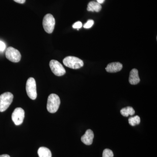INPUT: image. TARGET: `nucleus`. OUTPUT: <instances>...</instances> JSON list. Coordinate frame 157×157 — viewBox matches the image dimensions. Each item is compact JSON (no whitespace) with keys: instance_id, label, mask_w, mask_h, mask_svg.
Wrapping results in <instances>:
<instances>
[{"instance_id":"obj_1","label":"nucleus","mask_w":157,"mask_h":157,"mask_svg":"<svg viewBox=\"0 0 157 157\" xmlns=\"http://www.w3.org/2000/svg\"><path fill=\"white\" fill-rule=\"evenodd\" d=\"M60 104V100L56 94H51L48 96L47 101V109L50 113H55L58 110Z\"/></svg>"},{"instance_id":"obj_2","label":"nucleus","mask_w":157,"mask_h":157,"mask_svg":"<svg viewBox=\"0 0 157 157\" xmlns=\"http://www.w3.org/2000/svg\"><path fill=\"white\" fill-rule=\"evenodd\" d=\"M65 66L73 69H78L82 67L84 65L83 61L75 56H69L63 60Z\"/></svg>"},{"instance_id":"obj_3","label":"nucleus","mask_w":157,"mask_h":157,"mask_svg":"<svg viewBox=\"0 0 157 157\" xmlns=\"http://www.w3.org/2000/svg\"><path fill=\"white\" fill-rule=\"evenodd\" d=\"M14 96L10 92H6L0 95V112H4L12 103Z\"/></svg>"},{"instance_id":"obj_4","label":"nucleus","mask_w":157,"mask_h":157,"mask_svg":"<svg viewBox=\"0 0 157 157\" xmlns=\"http://www.w3.org/2000/svg\"><path fill=\"white\" fill-rule=\"evenodd\" d=\"M42 25L46 33H52L55 25V19L53 15L50 14H46L43 18Z\"/></svg>"},{"instance_id":"obj_5","label":"nucleus","mask_w":157,"mask_h":157,"mask_svg":"<svg viewBox=\"0 0 157 157\" xmlns=\"http://www.w3.org/2000/svg\"><path fill=\"white\" fill-rule=\"evenodd\" d=\"M26 90L29 98L35 100L37 98L36 84V80L33 77L28 78L26 85Z\"/></svg>"},{"instance_id":"obj_6","label":"nucleus","mask_w":157,"mask_h":157,"mask_svg":"<svg viewBox=\"0 0 157 157\" xmlns=\"http://www.w3.org/2000/svg\"><path fill=\"white\" fill-rule=\"evenodd\" d=\"M49 66L52 73L57 76H60L65 75L66 73L63 65L56 60H52L49 63Z\"/></svg>"},{"instance_id":"obj_7","label":"nucleus","mask_w":157,"mask_h":157,"mask_svg":"<svg viewBox=\"0 0 157 157\" xmlns=\"http://www.w3.org/2000/svg\"><path fill=\"white\" fill-rule=\"evenodd\" d=\"M6 56L7 59L13 63H17L21 59V54L19 51L12 47L7 48Z\"/></svg>"},{"instance_id":"obj_8","label":"nucleus","mask_w":157,"mask_h":157,"mask_svg":"<svg viewBox=\"0 0 157 157\" xmlns=\"http://www.w3.org/2000/svg\"><path fill=\"white\" fill-rule=\"evenodd\" d=\"M24 118V110L21 107H17L15 109L11 115L12 121L17 126L22 124Z\"/></svg>"},{"instance_id":"obj_9","label":"nucleus","mask_w":157,"mask_h":157,"mask_svg":"<svg viewBox=\"0 0 157 157\" xmlns=\"http://www.w3.org/2000/svg\"><path fill=\"white\" fill-rule=\"evenodd\" d=\"M94 137V132L90 129H88L82 136L81 140L86 145H90L93 143Z\"/></svg>"},{"instance_id":"obj_10","label":"nucleus","mask_w":157,"mask_h":157,"mask_svg":"<svg viewBox=\"0 0 157 157\" xmlns=\"http://www.w3.org/2000/svg\"><path fill=\"white\" fill-rule=\"evenodd\" d=\"M123 68V65L119 62H114L109 63L106 68V70L108 73H114L120 71Z\"/></svg>"},{"instance_id":"obj_11","label":"nucleus","mask_w":157,"mask_h":157,"mask_svg":"<svg viewBox=\"0 0 157 157\" xmlns=\"http://www.w3.org/2000/svg\"><path fill=\"white\" fill-rule=\"evenodd\" d=\"M140 78L138 75V70L133 69L131 70L129 76V82L132 85H137L140 82Z\"/></svg>"},{"instance_id":"obj_12","label":"nucleus","mask_w":157,"mask_h":157,"mask_svg":"<svg viewBox=\"0 0 157 157\" xmlns=\"http://www.w3.org/2000/svg\"><path fill=\"white\" fill-rule=\"evenodd\" d=\"M102 9V6L101 4H99L97 2L92 1L90 2L88 5L87 10L89 11H96V12H98L101 11Z\"/></svg>"},{"instance_id":"obj_13","label":"nucleus","mask_w":157,"mask_h":157,"mask_svg":"<svg viewBox=\"0 0 157 157\" xmlns=\"http://www.w3.org/2000/svg\"><path fill=\"white\" fill-rule=\"evenodd\" d=\"M39 157H52V153L50 150L47 147H39L38 151Z\"/></svg>"},{"instance_id":"obj_14","label":"nucleus","mask_w":157,"mask_h":157,"mask_svg":"<svg viewBox=\"0 0 157 157\" xmlns=\"http://www.w3.org/2000/svg\"><path fill=\"white\" fill-rule=\"evenodd\" d=\"M121 113L124 117L129 116V115L132 116L135 113V110L133 107H127L122 108L120 111Z\"/></svg>"},{"instance_id":"obj_15","label":"nucleus","mask_w":157,"mask_h":157,"mask_svg":"<svg viewBox=\"0 0 157 157\" xmlns=\"http://www.w3.org/2000/svg\"><path fill=\"white\" fill-rule=\"evenodd\" d=\"M129 123L132 126H135L136 125L139 124L140 123V119L138 116H135L133 117L129 118L128 119Z\"/></svg>"},{"instance_id":"obj_16","label":"nucleus","mask_w":157,"mask_h":157,"mask_svg":"<svg viewBox=\"0 0 157 157\" xmlns=\"http://www.w3.org/2000/svg\"><path fill=\"white\" fill-rule=\"evenodd\" d=\"M113 152L109 149H105L103 152V157H113Z\"/></svg>"},{"instance_id":"obj_17","label":"nucleus","mask_w":157,"mask_h":157,"mask_svg":"<svg viewBox=\"0 0 157 157\" xmlns=\"http://www.w3.org/2000/svg\"><path fill=\"white\" fill-rule=\"evenodd\" d=\"M94 24V21L93 20H89L85 24L83 27L85 29H90L92 27Z\"/></svg>"},{"instance_id":"obj_18","label":"nucleus","mask_w":157,"mask_h":157,"mask_svg":"<svg viewBox=\"0 0 157 157\" xmlns=\"http://www.w3.org/2000/svg\"><path fill=\"white\" fill-rule=\"evenodd\" d=\"M82 27V23L81 21H77L73 25V29H77L78 30V29L81 28Z\"/></svg>"},{"instance_id":"obj_19","label":"nucleus","mask_w":157,"mask_h":157,"mask_svg":"<svg viewBox=\"0 0 157 157\" xmlns=\"http://www.w3.org/2000/svg\"><path fill=\"white\" fill-rule=\"evenodd\" d=\"M6 45L5 43L2 41H0V51H3L6 49Z\"/></svg>"},{"instance_id":"obj_20","label":"nucleus","mask_w":157,"mask_h":157,"mask_svg":"<svg viewBox=\"0 0 157 157\" xmlns=\"http://www.w3.org/2000/svg\"><path fill=\"white\" fill-rule=\"evenodd\" d=\"M16 2L19 3V4H24L26 0H14Z\"/></svg>"},{"instance_id":"obj_21","label":"nucleus","mask_w":157,"mask_h":157,"mask_svg":"<svg viewBox=\"0 0 157 157\" xmlns=\"http://www.w3.org/2000/svg\"><path fill=\"white\" fill-rule=\"evenodd\" d=\"M97 2L99 3V4H103L105 0H97Z\"/></svg>"},{"instance_id":"obj_22","label":"nucleus","mask_w":157,"mask_h":157,"mask_svg":"<svg viewBox=\"0 0 157 157\" xmlns=\"http://www.w3.org/2000/svg\"><path fill=\"white\" fill-rule=\"evenodd\" d=\"M0 157H10L9 155L7 154L2 155H0Z\"/></svg>"}]
</instances>
